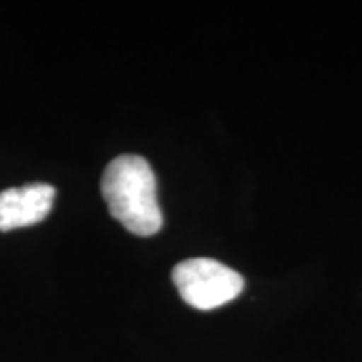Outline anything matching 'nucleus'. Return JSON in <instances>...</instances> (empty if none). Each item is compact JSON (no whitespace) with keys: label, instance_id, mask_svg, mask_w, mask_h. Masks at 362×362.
Masks as SVG:
<instances>
[{"label":"nucleus","instance_id":"f257e3e1","mask_svg":"<svg viewBox=\"0 0 362 362\" xmlns=\"http://www.w3.org/2000/svg\"><path fill=\"white\" fill-rule=\"evenodd\" d=\"M101 194L111 218L127 232L147 238L163 228L156 173L141 156L115 157L105 168Z\"/></svg>","mask_w":362,"mask_h":362},{"label":"nucleus","instance_id":"f03ea898","mask_svg":"<svg viewBox=\"0 0 362 362\" xmlns=\"http://www.w3.org/2000/svg\"><path fill=\"white\" fill-rule=\"evenodd\" d=\"M180 296L195 310L209 312L232 302L244 290V278L211 258L180 262L171 272Z\"/></svg>","mask_w":362,"mask_h":362},{"label":"nucleus","instance_id":"7ed1b4c3","mask_svg":"<svg viewBox=\"0 0 362 362\" xmlns=\"http://www.w3.org/2000/svg\"><path fill=\"white\" fill-rule=\"evenodd\" d=\"M54 195L49 183H28L0 192V232L40 223L51 214Z\"/></svg>","mask_w":362,"mask_h":362}]
</instances>
